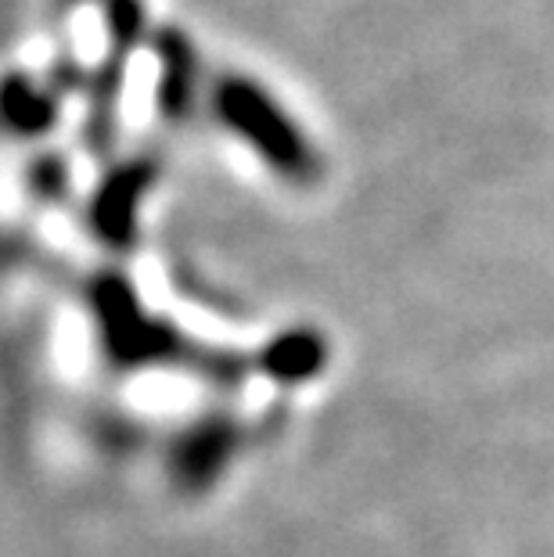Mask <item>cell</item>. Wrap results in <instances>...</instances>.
I'll list each match as a JSON object with an SVG mask.
<instances>
[{
  "mask_svg": "<svg viewBox=\"0 0 554 557\" xmlns=\"http://www.w3.org/2000/svg\"><path fill=\"white\" fill-rule=\"evenodd\" d=\"M217 112L220 120L238 129V137L249 148L263 151L267 162L278 173H310L313 170V151L303 140L299 126L278 109V101L267 90H259L256 83L242 76H227L217 87Z\"/></svg>",
  "mask_w": 554,
  "mask_h": 557,
  "instance_id": "cell-1",
  "label": "cell"
}]
</instances>
